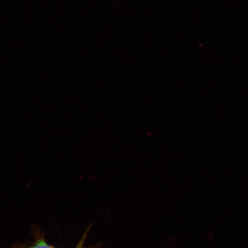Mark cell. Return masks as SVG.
<instances>
[{"label": "cell", "instance_id": "6da1fadb", "mask_svg": "<svg viewBox=\"0 0 248 248\" xmlns=\"http://www.w3.org/2000/svg\"><path fill=\"white\" fill-rule=\"evenodd\" d=\"M29 248H55L49 245L48 243L46 242L45 240L40 239L35 243L33 246Z\"/></svg>", "mask_w": 248, "mask_h": 248}, {"label": "cell", "instance_id": "7a4b0ae2", "mask_svg": "<svg viewBox=\"0 0 248 248\" xmlns=\"http://www.w3.org/2000/svg\"><path fill=\"white\" fill-rule=\"evenodd\" d=\"M83 246H84V241H81V242H80L79 246H78V247H77L76 248H85Z\"/></svg>", "mask_w": 248, "mask_h": 248}]
</instances>
